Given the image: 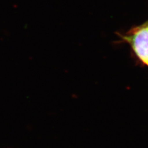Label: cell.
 <instances>
[{
	"label": "cell",
	"mask_w": 148,
	"mask_h": 148,
	"mask_svg": "<svg viewBox=\"0 0 148 148\" xmlns=\"http://www.w3.org/2000/svg\"><path fill=\"white\" fill-rule=\"evenodd\" d=\"M128 41L139 59L148 66V25L135 30Z\"/></svg>",
	"instance_id": "obj_1"
}]
</instances>
